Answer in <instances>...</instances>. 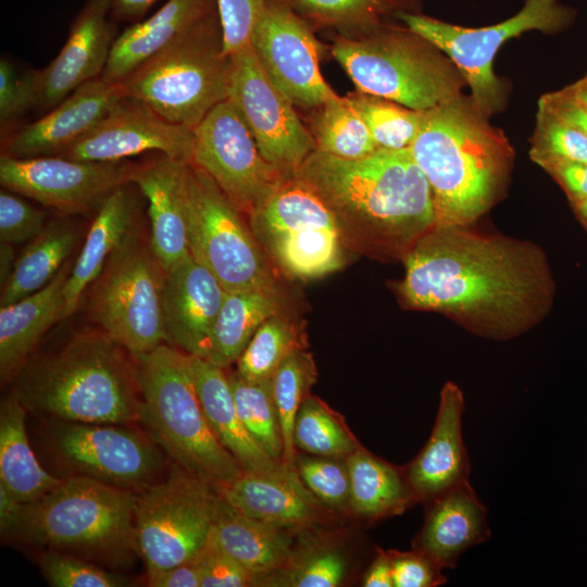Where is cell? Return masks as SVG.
Masks as SVG:
<instances>
[{"instance_id":"e575fe53","label":"cell","mask_w":587,"mask_h":587,"mask_svg":"<svg viewBox=\"0 0 587 587\" xmlns=\"http://www.w3.org/2000/svg\"><path fill=\"white\" fill-rule=\"evenodd\" d=\"M263 250L289 276L311 279L344 265L345 245L337 227L309 228L263 245Z\"/></svg>"},{"instance_id":"74e56055","label":"cell","mask_w":587,"mask_h":587,"mask_svg":"<svg viewBox=\"0 0 587 587\" xmlns=\"http://www.w3.org/2000/svg\"><path fill=\"white\" fill-rule=\"evenodd\" d=\"M300 349H308L303 329L286 313H278L258 328L238 358L236 372L248 380L270 379L282 362Z\"/></svg>"},{"instance_id":"cb8c5ba5","label":"cell","mask_w":587,"mask_h":587,"mask_svg":"<svg viewBox=\"0 0 587 587\" xmlns=\"http://www.w3.org/2000/svg\"><path fill=\"white\" fill-rule=\"evenodd\" d=\"M166 155L135 164L133 183L148 201L150 249L164 272L190 254L186 218V170Z\"/></svg>"},{"instance_id":"db71d44e","label":"cell","mask_w":587,"mask_h":587,"mask_svg":"<svg viewBox=\"0 0 587 587\" xmlns=\"http://www.w3.org/2000/svg\"><path fill=\"white\" fill-rule=\"evenodd\" d=\"M545 165L552 170L577 198H587V163L550 162Z\"/></svg>"},{"instance_id":"f6af8a7d","label":"cell","mask_w":587,"mask_h":587,"mask_svg":"<svg viewBox=\"0 0 587 587\" xmlns=\"http://www.w3.org/2000/svg\"><path fill=\"white\" fill-rule=\"evenodd\" d=\"M41 570L48 583L55 587H122L127 580L115 573L64 552L43 555Z\"/></svg>"},{"instance_id":"816d5d0a","label":"cell","mask_w":587,"mask_h":587,"mask_svg":"<svg viewBox=\"0 0 587 587\" xmlns=\"http://www.w3.org/2000/svg\"><path fill=\"white\" fill-rule=\"evenodd\" d=\"M201 587L255 586V576L208 541L200 553Z\"/></svg>"},{"instance_id":"8d00e7d4","label":"cell","mask_w":587,"mask_h":587,"mask_svg":"<svg viewBox=\"0 0 587 587\" xmlns=\"http://www.w3.org/2000/svg\"><path fill=\"white\" fill-rule=\"evenodd\" d=\"M312 28H332L339 36L357 37L378 29L387 13L410 12L409 0H289Z\"/></svg>"},{"instance_id":"bcb514c9","label":"cell","mask_w":587,"mask_h":587,"mask_svg":"<svg viewBox=\"0 0 587 587\" xmlns=\"http://www.w3.org/2000/svg\"><path fill=\"white\" fill-rule=\"evenodd\" d=\"M538 163H587V136L547 112L540 124L534 149Z\"/></svg>"},{"instance_id":"7bdbcfd3","label":"cell","mask_w":587,"mask_h":587,"mask_svg":"<svg viewBox=\"0 0 587 587\" xmlns=\"http://www.w3.org/2000/svg\"><path fill=\"white\" fill-rule=\"evenodd\" d=\"M348 569L345 553L332 545L295 547L288 562L260 579L259 586L335 587Z\"/></svg>"},{"instance_id":"277c9868","label":"cell","mask_w":587,"mask_h":587,"mask_svg":"<svg viewBox=\"0 0 587 587\" xmlns=\"http://www.w3.org/2000/svg\"><path fill=\"white\" fill-rule=\"evenodd\" d=\"M411 153L429 184L434 227L465 226L489 207L503 172V148L454 98L423 112Z\"/></svg>"},{"instance_id":"9f6ffc18","label":"cell","mask_w":587,"mask_h":587,"mask_svg":"<svg viewBox=\"0 0 587 587\" xmlns=\"http://www.w3.org/2000/svg\"><path fill=\"white\" fill-rule=\"evenodd\" d=\"M362 585L365 587H394L389 550L376 549L375 558L363 576Z\"/></svg>"},{"instance_id":"d590c367","label":"cell","mask_w":587,"mask_h":587,"mask_svg":"<svg viewBox=\"0 0 587 587\" xmlns=\"http://www.w3.org/2000/svg\"><path fill=\"white\" fill-rule=\"evenodd\" d=\"M308 128L316 150L336 158L358 160L379 148L345 97L339 96L313 109Z\"/></svg>"},{"instance_id":"f546056e","label":"cell","mask_w":587,"mask_h":587,"mask_svg":"<svg viewBox=\"0 0 587 587\" xmlns=\"http://www.w3.org/2000/svg\"><path fill=\"white\" fill-rule=\"evenodd\" d=\"M289 530L249 517L221 497L209 541L252 573L258 586L288 562L294 550Z\"/></svg>"},{"instance_id":"5b68a950","label":"cell","mask_w":587,"mask_h":587,"mask_svg":"<svg viewBox=\"0 0 587 587\" xmlns=\"http://www.w3.org/2000/svg\"><path fill=\"white\" fill-rule=\"evenodd\" d=\"M142 398V419L153 441L174 464L216 490L241 469L223 447L203 411L191 354L162 344L135 358Z\"/></svg>"},{"instance_id":"30bf717a","label":"cell","mask_w":587,"mask_h":587,"mask_svg":"<svg viewBox=\"0 0 587 587\" xmlns=\"http://www.w3.org/2000/svg\"><path fill=\"white\" fill-rule=\"evenodd\" d=\"M221 495L178 465L136 495L138 555L151 576L198 557L205 548Z\"/></svg>"},{"instance_id":"94428289","label":"cell","mask_w":587,"mask_h":587,"mask_svg":"<svg viewBox=\"0 0 587 587\" xmlns=\"http://www.w3.org/2000/svg\"><path fill=\"white\" fill-rule=\"evenodd\" d=\"M570 102L587 110V79L577 84L571 91Z\"/></svg>"},{"instance_id":"4316f807","label":"cell","mask_w":587,"mask_h":587,"mask_svg":"<svg viewBox=\"0 0 587 587\" xmlns=\"http://www.w3.org/2000/svg\"><path fill=\"white\" fill-rule=\"evenodd\" d=\"M132 183L116 187L102 201L64 286V317L76 312L83 294L99 277L111 255L135 232L137 201Z\"/></svg>"},{"instance_id":"83f0119b","label":"cell","mask_w":587,"mask_h":587,"mask_svg":"<svg viewBox=\"0 0 587 587\" xmlns=\"http://www.w3.org/2000/svg\"><path fill=\"white\" fill-rule=\"evenodd\" d=\"M71 272L66 263L40 290L0 308L1 379L14 378L43 334L65 320L64 286Z\"/></svg>"},{"instance_id":"836d02e7","label":"cell","mask_w":587,"mask_h":587,"mask_svg":"<svg viewBox=\"0 0 587 587\" xmlns=\"http://www.w3.org/2000/svg\"><path fill=\"white\" fill-rule=\"evenodd\" d=\"M77 240L76 229L53 222L32 240L16 259L13 272L1 287V307L47 286L64 266Z\"/></svg>"},{"instance_id":"6125c7cd","label":"cell","mask_w":587,"mask_h":587,"mask_svg":"<svg viewBox=\"0 0 587 587\" xmlns=\"http://www.w3.org/2000/svg\"><path fill=\"white\" fill-rule=\"evenodd\" d=\"M579 209L584 217L587 220V198L579 199Z\"/></svg>"},{"instance_id":"e0dca14e","label":"cell","mask_w":587,"mask_h":587,"mask_svg":"<svg viewBox=\"0 0 587 587\" xmlns=\"http://www.w3.org/2000/svg\"><path fill=\"white\" fill-rule=\"evenodd\" d=\"M121 424L54 422L52 446L76 475L138 492L162 469L155 444Z\"/></svg>"},{"instance_id":"6da1fadb","label":"cell","mask_w":587,"mask_h":587,"mask_svg":"<svg viewBox=\"0 0 587 587\" xmlns=\"http://www.w3.org/2000/svg\"><path fill=\"white\" fill-rule=\"evenodd\" d=\"M399 295L408 308L497 320L512 327L547 294L530 249L460 226L433 227L403 254Z\"/></svg>"},{"instance_id":"b9f144b4","label":"cell","mask_w":587,"mask_h":587,"mask_svg":"<svg viewBox=\"0 0 587 587\" xmlns=\"http://www.w3.org/2000/svg\"><path fill=\"white\" fill-rule=\"evenodd\" d=\"M379 148L408 149L421 126L423 112L359 90L345 96Z\"/></svg>"},{"instance_id":"681fc988","label":"cell","mask_w":587,"mask_h":587,"mask_svg":"<svg viewBox=\"0 0 587 587\" xmlns=\"http://www.w3.org/2000/svg\"><path fill=\"white\" fill-rule=\"evenodd\" d=\"M228 55L250 45V38L266 0H216Z\"/></svg>"},{"instance_id":"11a10c76","label":"cell","mask_w":587,"mask_h":587,"mask_svg":"<svg viewBox=\"0 0 587 587\" xmlns=\"http://www.w3.org/2000/svg\"><path fill=\"white\" fill-rule=\"evenodd\" d=\"M548 113L571 126L582 130L587 136V110L569 100L552 98L545 104Z\"/></svg>"},{"instance_id":"ba28073f","label":"cell","mask_w":587,"mask_h":587,"mask_svg":"<svg viewBox=\"0 0 587 587\" xmlns=\"http://www.w3.org/2000/svg\"><path fill=\"white\" fill-rule=\"evenodd\" d=\"M425 42L410 29H375L357 37L338 35L330 52L357 90L427 111L453 99L454 85Z\"/></svg>"},{"instance_id":"6f0895ef","label":"cell","mask_w":587,"mask_h":587,"mask_svg":"<svg viewBox=\"0 0 587 587\" xmlns=\"http://www.w3.org/2000/svg\"><path fill=\"white\" fill-rule=\"evenodd\" d=\"M158 0H111V16L118 22H138Z\"/></svg>"},{"instance_id":"7a4b0ae2","label":"cell","mask_w":587,"mask_h":587,"mask_svg":"<svg viewBox=\"0 0 587 587\" xmlns=\"http://www.w3.org/2000/svg\"><path fill=\"white\" fill-rule=\"evenodd\" d=\"M295 175L325 201L348 249L404 254L435 225L432 190L410 148L358 160L314 150Z\"/></svg>"},{"instance_id":"2e32d148","label":"cell","mask_w":587,"mask_h":587,"mask_svg":"<svg viewBox=\"0 0 587 587\" xmlns=\"http://www.w3.org/2000/svg\"><path fill=\"white\" fill-rule=\"evenodd\" d=\"M134 163L92 162L45 155L0 157V183L3 188L64 214L99 208L116 187L130 183Z\"/></svg>"},{"instance_id":"f907efd6","label":"cell","mask_w":587,"mask_h":587,"mask_svg":"<svg viewBox=\"0 0 587 587\" xmlns=\"http://www.w3.org/2000/svg\"><path fill=\"white\" fill-rule=\"evenodd\" d=\"M389 554L394 587H436L447 582L442 569L415 549L389 550Z\"/></svg>"},{"instance_id":"ffe728a7","label":"cell","mask_w":587,"mask_h":587,"mask_svg":"<svg viewBox=\"0 0 587 587\" xmlns=\"http://www.w3.org/2000/svg\"><path fill=\"white\" fill-rule=\"evenodd\" d=\"M123 98L120 83L97 77L15 132L2 153L14 158L60 155L86 136Z\"/></svg>"},{"instance_id":"1f68e13d","label":"cell","mask_w":587,"mask_h":587,"mask_svg":"<svg viewBox=\"0 0 587 587\" xmlns=\"http://www.w3.org/2000/svg\"><path fill=\"white\" fill-rule=\"evenodd\" d=\"M345 461L350 479V509L355 515L376 521L400 514L416 502L403 469L362 446Z\"/></svg>"},{"instance_id":"ee69618b","label":"cell","mask_w":587,"mask_h":587,"mask_svg":"<svg viewBox=\"0 0 587 587\" xmlns=\"http://www.w3.org/2000/svg\"><path fill=\"white\" fill-rule=\"evenodd\" d=\"M295 469L307 488L329 510L350 508V479L346 461L299 455Z\"/></svg>"},{"instance_id":"f35d334b","label":"cell","mask_w":587,"mask_h":587,"mask_svg":"<svg viewBox=\"0 0 587 587\" xmlns=\"http://www.w3.org/2000/svg\"><path fill=\"white\" fill-rule=\"evenodd\" d=\"M297 450L308 454L346 459L361 447L345 419L319 397L302 403L294 427Z\"/></svg>"},{"instance_id":"680465c9","label":"cell","mask_w":587,"mask_h":587,"mask_svg":"<svg viewBox=\"0 0 587 587\" xmlns=\"http://www.w3.org/2000/svg\"><path fill=\"white\" fill-rule=\"evenodd\" d=\"M23 503L18 502L11 492L0 483V526L4 534L13 530Z\"/></svg>"},{"instance_id":"8992f818","label":"cell","mask_w":587,"mask_h":587,"mask_svg":"<svg viewBox=\"0 0 587 587\" xmlns=\"http://www.w3.org/2000/svg\"><path fill=\"white\" fill-rule=\"evenodd\" d=\"M137 492L75 475L40 499L23 503L10 535L59 552H76L103 561L137 554Z\"/></svg>"},{"instance_id":"9c48e42d","label":"cell","mask_w":587,"mask_h":587,"mask_svg":"<svg viewBox=\"0 0 587 587\" xmlns=\"http://www.w3.org/2000/svg\"><path fill=\"white\" fill-rule=\"evenodd\" d=\"M186 218L190 254L226 291L278 290L265 251L243 215L192 163L186 170Z\"/></svg>"},{"instance_id":"3957f363","label":"cell","mask_w":587,"mask_h":587,"mask_svg":"<svg viewBox=\"0 0 587 587\" xmlns=\"http://www.w3.org/2000/svg\"><path fill=\"white\" fill-rule=\"evenodd\" d=\"M127 354L103 330L80 333L57 352L28 359L13 391L53 422L129 425L142 419V398Z\"/></svg>"},{"instance_id":"7402d4cb","label":"cell","mask_w":587,"mask_h":587,"mask_svg":"<svg viewBox=\"0 0 587 587\" xmlns=\"http://www.w3.org/2000/svg\"><path fill=\"white\" fill-rule=\"evenodd\" d=\"M217 491L245 515L283 528L309 527L328 517L329 509L289 465L274 471H241Z\"/></svg>"},{"instance_id":"7dc6e473","label":"cell","mask_w":587,"mask_h":587,"mask_svg":"<svg viewBox=\"0 0 587 587\" xmlns=\"http://www.w3.org/2000/svg\"><path fill=\"white\" fill-rule=\"evenodd\" d=\"M37 71L22 72L8 59L0 60V122L12 123L27 111L37 109Z\"/></svg>"},{"instance_id":"484cf974","label":"cell","mask_w":587,"mask_h":587,"mask_svg":"<svg viewBox=\"0 0 587 587\" xmlns=\"http://www.w3.org/2000/svg\"><path fill=\"white\" fill-rule=\"evenodd\" d=\"M216 13V0H167L151 16L133 23L114 39L101 77L122 82L165 46Z\"/></svg>"},{"instance_id":"ac0fdd59","label":"cell","mask_w":587,"mask_h":587,"mask_svg":"<svg viewBox=\"0 0 587 587\" xmlns=\"http://www.w3.org/2000/svg\"><path fill=\"white\" fill-rule=\"evenodd\" d=\"M193 129L174 124L143 102L124 97L82 139L60 155L92 162H120L145 152L191 163Z\"/></svg>"},{"instance_id":"c3c4849f","label":"cell","mask_w":587,"mask_h":587,"mask_svg":"<svg viewBox=\"0 0 587 587\" xmlns=\"http://www.w3.org/2000/svg\"><path fill=\"white\" fill-rule=\"evenodd\" d=\"M45 214L21 195L0 191V242L20 245L38 237L45 227Z\"/></svg>"},{"instance_id":"f5cc1de1","label":"cell","mask_w":587,"mask_h":587,"mask_svg":"<svg viewBox=\"0 0 587 587\" xmlns=\"http://www.w3.org/2000/svg\"><path fill=\"white\" fill-rule=\"evenodd\" d=\"M152 587H201L200 554L192 560L148 576Z\"/></svg>"},{"instance_id":"4fadbf2b","label":"cell","mask_w":587,"mask_h":587,"mask_svg":"<svg viewBox=\"0 0 587 587\" xmlns=\"http://www.w3.org/2000/svg\"><path fill=\"white\" fill-rule=\"evenodd\" d=\"M193 133L191 163L204 171L247 218L286 177L261 154L228 99L215 105Z\"/></svg>"},{"instance_id":"4dcf8cb0","label":"cell","mask_w":587,"mask_h":587,"mask_svg":"<svg viewBox=\"0 0 587 587\" xmlns=\"http://www.w3.org/2000/svg\"><path fill=\"white\" fill-rule=\"evenodd\" d=\"M26 411L13 390L1 402L0 483L24 504L40 499L62 482L36 459L27 438Z\"/></svg>"},{"instance_id":"d6a6232c","label":"cell","mask_w":587,"mask_h":587,"mask_svg":"<svg viewBox=\"0 0 587 587\" xmlns=\"http://www.w3.org/2000/svg\"><path fill=\"white\" fill-rule=\"evenodd\" d=\"M282 312L278 290L226 291L212 328L207 360L223 369L237 362L258 328Z\"/></svg>"},{"instance_id":"f1b7e54d","label":"cell","mask_w":587,"mask_h":587,"mask_svg":"<svg viewBox=\"0 0 587 587\" xmlns=\"http://www.w3.org/2000/svg\"><path fill=\"white\" fill-rule=\"evenodd\" d=\"M191 364L197 391L210 426L241 471H274L287 465L267 454L243 425L224 369L196 355H191Z\"/></svg>"},{"instance_id":"8fae6325","label":"cell","mask_w":587,"mask_h":587,"mask_svg":"<svg viewBox=\"0 0 587 587\" xmlns=\"http://www.w3.org/2000/svg\"><path fill=\"white\" fill-rule=\"evenodd\" d=\"M90 313L134 358L167 341L163 319L164 271L135 232L95 280Z\"/></svg>"},{"instance_id":"d4e9b609","label":"cell","mask_w":587,"mask_h":587,"mask_svg":"<svg viewBox=\"0 0 587 587\" xmlns=\"http://www.w3.org/2000/svg\"><path fill=\"white\" fill-rule=\"evenodd\" d=\"M425 504V520L413 549L442 570L455 567L464 551L490 538L487 509L470 482Z\"/></svg>"},{"instance_id":"603a6c76","label":"cell","mask_w":587,"mask_h":587,"mask_svg":"<svg viewBox=\"0 0 587 587\" xmlns=\"http://www.w3.org/2000/svg\"><path fill=\"white\" fill-rule=\"evenodd\" d=\"M464 409L461 389L448 382L428 440L403 469L416 502L426 503L470 482L471 464L462 436Z\"/></svg>"},{"instance_id":"7c38bea8","label":"cell","mask_w":587,"mask_h":587,"mask_svg":"<svg viewBox=\"0 0 587 587\" xmlns=\"http://www.w3.org/2000/svg\"><path fill=\"white\" fill-rule=\"evenodd\" d=\"M396 17L451 58L469 83L476 102L487 110L496 104L500 93L492 60L503 42L532 29L554 30L567 21L569 12L558 0H526L514 16L478 28L452 25L416 12H399Z\"/></svg>"},{"instance_id":"d6986e66","label":"cell","mask_w":587,"mask_h":587,"mask_svg":"<svg viewBox=\"0 0 587 587\" xmlns=\"http://www.w3.org/2000/svg\"><path fill=\"white\" fill-rule=\"evenodd\" d=\"M111 0H87L58 55L38 75L37 109L49 111L82 85L100 77L114 41Z\"/></svg>"},{"instance_id":"44dd1931","label":"cell","mask_w":587,"mask_h":587,"mask_svg":"<svg viewBox=\"0 0 587 587\" xmlns=\"http://www.w3.org/2000/svg\"><path fill=\"white\" fill-rule=\"evenodd\" d=\"M226 290L191 254L164 272L163 319L167 341L207 359Z\"/></svg>"},{"instance_id":"5bb4252c","label":"cell","mask_w":587,"mask_h":587,"mask_svg":"<svg viewBox=\"0 0 587 587\" xmlns=\"http://www.w3.org/2000/svg\"><path fill=\"white\" fill-rule=\"evenodd\" d=\"M230 58L227 99L249 128L265 160L285 176L295 175L316 150L308 126L291 101L268 79L250 45Z\"/></svg>"},{"instance_id":"91938a15","label":"cell","mask_w":587,"mask_h":587,"mask_svg":"<svg viewBox=\"0 0 587 587\" xmlns=\"http://www.w3.org/2000/svg\"><path fill=\"white\" fill-rule=\"evenodd\" d=\"M16 259L14 258L13 245L0 242V283L1 287L10 278Z\"/></svg>"},{"instance_id":"52a82bcc","label":"cell","mask_w":587,"mask_h":587,"mask_svg":"<svg viewBox=\"0 0 587 587\" xmlns=\"http://www.w3.org/2000/svg\"><path fill=\"white\" fill-rule=\"evenodd\" d=\"M232 58L218 13L190 28L120 82L124 97L193 129L228 98Z\"/></svg>"},{"instance_id":"60d3db41","label":"cell","mask_w":587,"mask_h":587,"mask_svg":"<svg viewBox=\"0 0 587 587\" xmlns=\"http://www.w3.org/2000/svg\"><path fill=\"white\" fill-rule=\"evenodd\" d=\"M228 378L243 425L267 454L284 462V441L271 378L248 380L236 371L229 373Z\"/></svg>"},{"instance_id":"ab89813d","label":"cell","mask_w":587,"mask_h":587,"mask_svg":"<svg viewBox=\"0 0 587 587\" xmlns=\"http://www.w3.org/2000/svg\"><path fill=\"white\" fill-rule=\"evenodd\" d=\"M316 378V365L308 349L291 353L271 378L284 441L283 461L294 467L298 457L294 442L295 421Z\"/></svg>"},{"instance_id":"9a60e30c","label":"cell","mask_w":587,"mask_h":587,"mask_svg":"<svg viewBox=\"0 0 587 587\" xmlns=\"http://www.w3.org/2000/svg\"><path fill=\"white\" fill-rule=\"evenodd\" d=\"M250 46L268 79L294 105L313 110L339 97L323 78V45L289 0H266Z\"/></svg>"}]
</instances>
